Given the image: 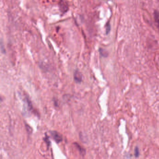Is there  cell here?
Listing matches in <instances>:
<instances>
[{
	"label": "cell",
	"instance_id": "obj_1",
	"mask_svg": "<svg viewBox=\"0 0 159 159\" xmlns=\"http://www.w3.org/2000/svg\"><path fill=\"white\" fill-rule=\"evenodd\" d=\"M24 105H23V114H27L28 113H30L33 109L32 104L29 98L26 97L24 99Z\"/></svg>",
	"mask_w": 159,
	"mask_h": 159
},
{
	"label": "cell",
	"instance_id": "obj_2",
	"mask_svg": "<svg viewBox=\"0 0 159 159\" xmlns=\"http://www.w3.org/2000/svg\"><path fill=\"white\" fill-rule=\"evenodd\" d=\"M51 134L54 141L57 143H59L63 141L62 136L60 133H58L57 131H52L51 132Z\"/></svg>",
	"mask_w": 159,
	"mask_h": 159
},
{
	"label": "cell",
	"instance_id": "obj_3",
	"mask_svg": "<svg viewBox=\"0 0 159 159\" xmlns=\"http://www.w3.org/2000/svg\"><path fill=\"white\" fill-rule=\"evenodd\" d=\"M59 8L61 12L65 13L68 10V2L66 0H61L59 2Z\"/></svg>",
	"mask_w": 159,
	"mask_h": 159
},
{
	"label": "cell",
	"instance_id": "obj_4",
	"mask_svg": "<svg viewBox=\"0 0 159 159\" xmlns=\"http://www.w3.org/2000/svg\"><path fill=\"white\" fill-rule=\"evenodd\" d=\"M83 79V76L82 74L80 73L79 70H76L74 74V80L77 83L81 82Z\"/></svg>",
	"mask_w": 159,
	"mask_h": 159
},
{
	"label": "cell",
	"instance_id": "obj_5",
	"mask_svg": "<svg viewBox=\"0 0 159 159\" xmlns=\"http://www.w3.org/2000/svg\"><path fill=\"white\" fill-rule=\"evenodd\" d=\"M74 145L75 146L77 149H78V150L79 151V153L80 155H81V156H84L85 155H86V150L85 149H83L82 147L77 143H74Z\"/></svg>",
	"mask_w": 159,
	"mask_h": 159
},
{
	"label": "cell",
	"instance_id": "obj_6",
	"mask_svg": "<svg viewBox=\"0 0 159 159\" xmlns=\"http://www.w3.org/2000/svg\"><path fill=\"white\" fill-rule=\"evenodd\" d=\"M155 21L159 29V11H155L154 13Z\"/></svg>",
	"mask_w": 159,
	"mask_h": 159
},
{
	"label": "cell",
	"instance_id": "obj_7",
	"mask_svg": "<svg viewBox=\"0 0 159 159\" xmlns=\"http://www.w3.org/2000/svg\"><path fill=\"white\" fill-rule=\"evenodd\" d=\"M110 29H111V27H110V23L108 22L107 23V25H106V33L107 34H108L110 32Z\"/></svg>",
	"mask_w": 159,
	"mask_h": 159
},
{
	"label": "cell",
	"instance_id": "obj_8",
	"mask_svg": "<svg viewBox=\"0 0 159 159\" xmlns=\"http://www.w3.org/2000/svg\"><path fill=\"white\" fill-rule=\"evenodd\" d=\"M134 155H135V157H138L139 155V149L138 147H136L135 149V151H134Z\"/></svg>",
	"mask_w": 159,
	"mask_h": 159
},
{
	"label": "cell",
	"instance_id": "obj_9",
	"mask_svg": "<svg viewBox=\"0 0 159 159\" xmlns=\"http://www.w3.org/2000/svg\"><path fill=\"white\" fill-rule=\"evenodd\" d=\"M44 141H45V142H46L47 145H49H49L51 144V143L49 142V140L48 138V137L45 138V139H44Z\"/></svg>",
	"mask_w": 159,
	"mask_h": 159
}]
</instances>
